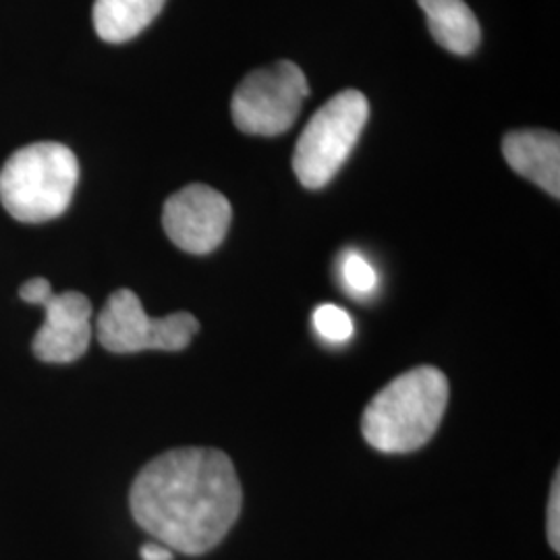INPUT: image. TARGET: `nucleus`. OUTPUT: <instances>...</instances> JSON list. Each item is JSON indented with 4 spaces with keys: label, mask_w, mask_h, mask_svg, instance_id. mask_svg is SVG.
I'll use <instances>...</instances> for the list:
<instances>
[{
    "label": "nucleus",
    "mask_w": 560,
    "mask_h": 560,
    "mask_svg": "<svg viewBox=\"0 0 560 560\" xmlns=\"http://www.w3.org/2000/svg\"><path fill=\"white\" fill-rule=\"evenodd\" d=\"M233 460L217 448H173L150 460L133 481L129 504L141 529L189 557L217 548L241 513Z\"/></svg>",
    "instance_id": "f257e3e1"
},
{
    "label": "nucleus",
    "mask_w": 560,
    "mask_h": 560,
    "mask_svg": "<svg viewBox=\"0 0 560 560\" xmlns=\"http://www.w3.org/2000/svg\"><path fill=\"white\" fill-rule=\"evenodd\" d=\"M448 405V381L439 368L420 365L386 384L368 402L361 432L381 453H411L430 441Z\"/></svg>",
    "instance_id": "f03ea898"
},
{
    "label": "nucleus",
    "mask_w": 560,
    "mask_h": 560,
    "mask_svg": "<svg viewBox=\"0 0 560 560\" xmlns=\"http://www.w3.org/2000/svg\"><path fill=\"white\" fill-rule=\"evenodd\" d=\"M80 180L75 154L57 141L18 150L0 171V201L20 222L52 221L65 214Z\"/></svg>",
    "instance_id": "7ed1b4c3"
},
{
    "label": "nucleus",
    "mask_w": 560,
    "mask_h": 560,
    "mask_svg": "<svg viewBox=\"0 0 560 560\" xmlns=\"http://www.w3.org/2000/svg\"><path fill=\"white\" fill-rule=\"evenodd\" d=\"M370 117L368 98L345 90L322 106L305 125L295 145L293 171L307 189H322L351 156Z\"/></svg>",
    "instance_id": "20e7f679"
},
{
    "label": "nucleus",
    "mask_w": 560,
    "mask_h": 560,
    "mask_svg": "<svg viewBox=\"0 0 560 560\" xmlns=\"http://www.w3.org/2000/svg\"><path fill=\"white\" fill-rule=\"evenodd\" d=\"M310 94L305 73L291 60L258 69L235 90L233 122L249 136H280L293 127Z\"/></svg>",
    "instance_id": "39448f33"
},
{
    "label": "nucleus",
    "mask_w": 560,
    "mask_h": 560,
    "mask_svg": "<svg viewBox=\"0 0 560 560\" xmlns=\"http://www.w3.org/2000/svg\"><path fill=\"white\" fill-rule=\"evenodd\" d=\"M102 347L110 353H138L145 349L180 351L200 332V322L189 312L150 318L131 289L115 291L96 320Z\"/></svg>",
    "instance_id": "423d86ee"
},
{
    "label": "nucleus",
    "mask_w": 560,
    "mask_h": 560,
    "mask_svg": "<svg viewBox=\"0 0 560 560\" xmlns=\"http://www.w3.org/2000/svg\"><path fill=\"white\" fill-rule=\"evenodd\" d=\"M25 303L44 307V324L32 342V351L44 363H71L85 355L92 340V303L78 291L55 293L46 279L21 284Z\"/></svg>",
    "instance_id": "0eeeda50"
},
{
    "label": "nucleus",
    "mask_w": 560,
    "mask_h": 560,
    "mask_svg": "<svg viewBox=\"0 0 560 560\" xmlns=\"http://www.w3.org/2000/svg\"><path fill=\"white\" fill-rule=\"evenodd\" d=\"M233 208L221 191L194 183L164 201L162 226L166 237L187 254L203 256L221 245Z\"/></svg>",
    "instance_id": "6e6552de"
},
{
    "label": "nucleus",
    "mask_w": 560,
    "mask_h": 560,
    "mask_svg": "<svg viewBox=\"0 0 560 560\" xmlns=\"http://www.w3.org/2000/svg\"><path fill=\"white\" fill-rule=\"evenodd\" d=\"M502 154L521 177L536 183L546 194L559 200L560 138L546 129L511 131L502 140Z\"/></svg>",
    "instance_id": "1a4fd4ad"
},
{
    "label": "nucleus",
    "mask_w": 560,
    "mask_h": 560,
    "mask_svg": "<svg viewBox=\"0 0 560 560\" xmlns=\"http://www.w3.org/2000/svg\"><path fill=\"white\" fill-rule=\"evenodd\" d=\"M418 4L442 48L465 57L480 46V23L463 0H418Z\"/></svg>",
    "instance_id": "9d476101"
},
{
    "label": "nucleus",
    "mask_w": 560,
    "mask_h": 560,
    "mask_svg": "<svg viewBox=\"0 0 560 560\" xmlns=\"http://www.w3.org/2000/svg\"><path fill=\"white\" fill-rule=\"evenodd\" d=\"M166 0H96L94 27L102 40L122 44L140 36L159 18Z\"/></svg>",
    "instance_id": "9b49d317"
},
{
    "label": "nucleus",
    "mask_w": 560,
    "mask_h": 560,
    "mask_svg": "<svg viewBox=\"0 0 560 560\" xmlns=\"http://www.w3.org/2000/svg\"><path fill=\"white\" fill-rule=\"evenodd\" d=\"M340 275H342L345 287L360 298L370 295L378 284V275L374 266L358 252H347L340 258Z\"/></svg>",
    "instance_id": "f8f14e48"
},
{
    "label": "nucleus",
    "mask_w": 560,
    "mask_h": 560,
    "mask_svg": "<svg viewBox=\"0 0 560 560\" xmlns=\"http://www.w3.org/2000/svg\"><path fill=\"white\" fill-rule=\"evenodd\" d=\"M314 326L322 339L330 342H345L353 337V330H355L351 316L342 307L332 303H326L316 310Z\"/></svg>",
    "instance_id": "ddd939ff"
},
{
    "label": "nucleus",
    "mask_w": 560,
    "mask_h": 560,
    "mask_svg": "<svg viewBox=\"0 0 560 560\" xmlns=\"http://www.w3.org/2000/svg\"><path fill=\"white\" fill-rule=\"evenodd\" d=\"M548 541L552 550L559 555L560 550V478L555 476V483L550 490V502H548Z\"/></svg>",
    "instance_id": "4468645a"
},
{
    "label": "nucleus",
    "mask_w": 560,
    "mask_h": 560,
    "mask_svg": "<svg viewBox=\"0 0 560 560\" xmlns=\"http://www.w3.org/2000/svg\"><path fill=\"white\" fill-rule=\"evenodd\" d=\"M141 560H173V550L161 541H148L140 550Z\"/></svg>",
    "instance_id": "2eb2a0df"
}]
</instances>
